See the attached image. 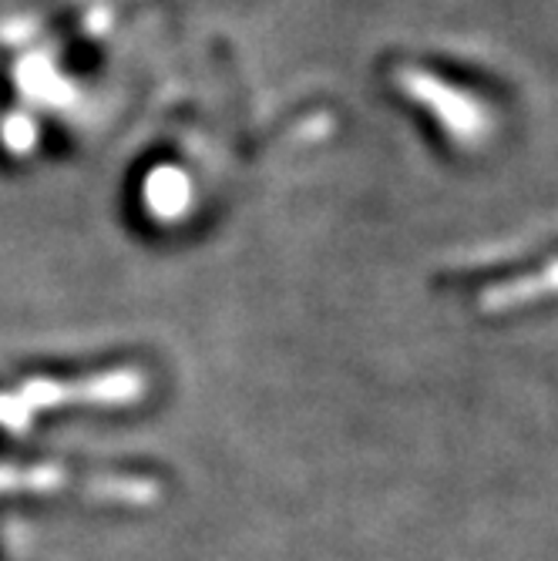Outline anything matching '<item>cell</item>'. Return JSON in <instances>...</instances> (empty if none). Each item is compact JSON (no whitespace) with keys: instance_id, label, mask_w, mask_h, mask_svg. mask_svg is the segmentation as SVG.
I'll return each mask as SVG.
<instances>
[{"instance_id":"cell-2","label":"cell","mask_w":558,"mask_h":561,"mask_svg":"<svg viewBox=\"0 0 558 561\" xmlns=\"http://www.w3.org/2000/svg\"><path fill=\"white\" fill-rule=\"evenodd\" d=\"M558 293V260L542 270L538 276L532 279H512V283H504V286H491L485 296H481V306L485 310H515V306H525V302H535V299H545Z\"/></svg>"},{"instance_id":"cell-1","label":"cell","mask_w":558,"mask_h":561,"mask_svg":"<svg viewBox=\"0 0 558 561\" xmlns=\"http://www.w3.org/2000/svg\"><path fill=\"white\" fill-rule=\"evenodd\" d=\"M411 88L421 91L424 98H434V101H428V105H431L441 118H447L451 131L458 135L462 141H478V138L488 135V112L478 105L475 98L451 91V88H444V84H437V81H431V78H424V75L414 78Z\"/></svg>"}]
</instances>
